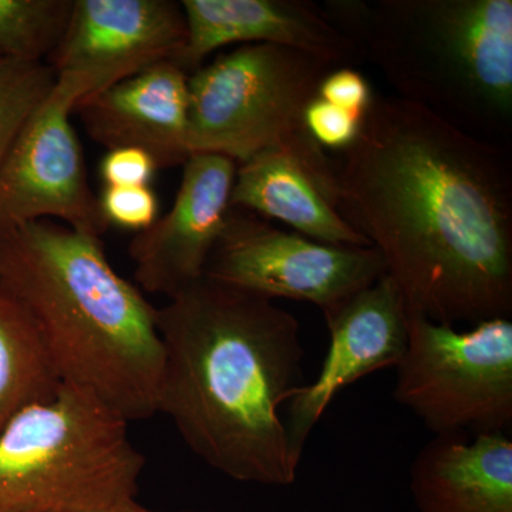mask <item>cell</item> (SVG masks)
<instances>
[{
	"label": "cell",
	"mask_w": 512,
	"mask_h": 512,
	"mask_svg": "<svg viewBox=\"0 0 512 512\" xmlns=\"http://www.w3.org/2000/svg\"><path fill=\"white\" fill-rule=\"evenodd\" d=\"M318 97L360 119H365L375 100L366 77L355 67L348 66L336 67L323 77Z\"/></svg>",
	"instance_id": "7402d4cb"
},
{
	"label": "cell",
	"mask_w": 512,
	"mask_h": 512,
	"mask_svg": "<svg viewBox=\"0 0 512 512\" xmlns=\"http://www.w3.org/2000/svg\"><path fill=\"white\" fill-rule=\"evenodd\" d=\"M396 370L394 400L434 437L507 434L511 429V318L458 330L409 315V343Z\"/></svg>",
	"instance_id": "52a82bcc"
},
{
	"label": "cell",
	"mask_w": 512,
	"mask_h": 512,
	"mask_svg": "<svg viewBox=\"0 0 512 512\" xmlns=\"http://www.w3.org/2000/svg\"><path fill=\"white\" fill-rule=\"evenodd\" d=\"M303 120L313 141L328 153H336L352 146L359 137L365 121L326 103L318 96L306 107Z\"/></svg>",
	"instance_id": "44dd1931"
},
{
	"label": "cell",
	"mask_w": 512,
	"mask_h": 512,
	"mask_svg": "<svg viewBox=\"0 0 512 512\" xmlns=\"http://www.w3.org/2000/svg\"><path fill=\"white\" fill-rule=\"evenodd\" d=\"M144 467L128 421L62 383L0 430V512H117L136 500Z\"/></svg>",
	"instance_id": "5b68a950"
},
{
	"label": "cell",
	"mask_w": 512,
	"mask_h": 512,
	"mask_svg": "<svg viewBox=\"0 0 512 512\" xmlns=\"http://www.w3.org/2000/svg\"><path fill=\"white\" fill-rule=\"evenodd\" d=\"M238 164L218 154H192L170 210L128 244L141 291L170 299L205 276L229 211Z\"/></svg>",
	"instance_id": "7c38bea8"
},
{
	"label": "cell",
	"mask_w": 512,
	"mask_h": 512,
	"mask_svg": "<svg viewBox=\"0 0 512 512\" xmlns=\"http://www.w3.org/2000/svg\"><path fill=\"white\" fill-rule=\"evenodd\" d=\"M187 39L177 64L188 74L229 45H275L299 50L335 67L360 56L311 0H183Z\"/></svg>",
	"instance_id": "4fadbf2b"
},
{
	"label": "cell",
	"mask_w": 512,
	"mask_h": 512,
	"mask_svg": "<svg viewBox=\"0 0 512 512\" xmlns=\"http://www.w3.org/2000/svg\"><path fill=\"white\" fill-rule=\"evenodd\" d=\"M332 64L299 50L244 45L221 53L188 77L190 150L241 164L285 148L306 160L326 150L305 127V110Z\"/></svg>",
	"instance_id": "8992f818"
},
{
	"label": "cell",
	"mask_w": 512,
	"mask_h": 512,
	"mask_svg": "<svg viewBox=\"0 0 512 512\" xmlns=\"http://www.w3.org/2000/svg\"><path fill=\"white\" fill-rule=\"evenodd\" d=\"M231 208L281 221L293 232L338 247H372L336 208L332 173L285 148L238 164Z\"/></svg>",
	"instance_id": "9a60e30c"
},
{
	"label": "cell",
	"mask_w": 512,
	"mask_h": 512,
	"mask_svg": "<svg viewBox=\"0 0 512 512\" xmlns=\"http://www.w3.org/2000/svg\"><path fill=\"white\" fill-rule=\"evenodd\" d=\"M55 86L49 64L0 57V160Z\"/></svg>",
	"instance_id": "d6986e66"
},
{
	"label": "cell",
	"mask_w": 512,
	"mask_h": 512,
	"mask_svg": "<svg viewBox=\"0 0 512 512\" xmlns=\"http://www.w3.org/2000/svg\"><path fill=\"white\" fill-rule=\"evenodd\" d=\"M117 512H157L150 510V508L144 507V505L138 504L137 500L130 501V503H127L126 505H123V507L120 508ZM181 512H198V511H181ZM210 512V511H205Z\"/></svg>",
	"instance_id": "cb8c5ba5"
},
{
	"label": "cell",
	"mask_w": 512,
	"mask_h": 512,
	"mask_svg": "<svg viewBox=\"0 0 512 512\" xmlns=\"http://www.w3.org/2000/svg\"><path fill=\"white\" fill-rule=\"evenodd\" d=\"M330 342L318 376L289 399L285 426L293 454L302 461L306 441L343 389L379 370L396 367L409 343V315L386 274L375 284L323 312Z\"/></svg>",
	"instance_id": "8fae6325"
},
{
	"label": "cell",
	"mask_w": 512,
	"mask_h": 512,
	"mask_svg": "<svg viewBox=\"0 0 512 512\" xmlns=\"http://www.w3.org/2000/svg\"><path fill=\"white\" fill-rule=\"evenodd\" d=\"M386 274L375 247H338L231 208L204 278L261 298L312 303L326 312Z\"/></svg>",
	"instance_id": "ba28073f"
},
{
	"label": "cell",
	"mask_w": 512,
	"mask_h": 512,
	"mask_svg": "<svg viewBox=\"0 0 512 512\" xmlns=\"http://www.w3.org/2000/svg\"><path fill=\"white\" fill-rule=\"evenodd\" d=\"M188 77L180 64L158 63L87 94L73 111L87 136L106 150L140 148L153 157L158 170L183 167L191 157Z\"/></svg>",
	"instance_id": "5bb4252c"
},
{
	"label": "cell",
	"mask_w": 512,
	"mask_h": 512,
	"mask_svg": "<svg viewBox=\"0 0 512 512\" xmlns=\"http://www.w3.org/2000/svg\"><path fill=\"white\" fill-rule=\"evenodd\" d=\"M79 100L56 82L0 160V237L37 221L60 222L96 238L109 229L70 120Z\"/></svg>",
	"instance_id": "9c48e42d"
},
{
	"label": "cell",
	"mask_w": 512,
	"mask_h": 512,
	"mask_svg": "<svg viewBox=\"0 0 512 512\" xmlns=\"http://www.w3.org/2000/svg\"><path fill=\"white\" fill-rule=\"evenodd\" d=\"M164 362L158 413L192 453L239 483L289 487L281 409L302 386L301 325L274 301L208 278L157 311Z\"/></svg>",
	"instance_id": "7a4b0ae2"
},
{
	"label": "cell",
	"mask_w": 512,
	"mask_h": 512,
	"mask_svg": "<svg viewBox=\"0 0 512 512\" xmlns=\"http://www.w3.org/2000/svg\"><path fill=\"white\" fill-rule=\"evenodd\" d=\"M320 6L397 97L511 150V0H325Z\"/></svg>",
	"instance_id": "277c9868"
},
{
	"label": "cell",
	"mask_w": 512,
	"mask_h": 512,
	"mask_svg": "<svg viewBox=\"0 0 512 512\" xmlns=\"http://www.w3.org/2000/svg\"><path fill=\"white\" fill-rule=\"evenodd\" d=\"M74 0H0V57L45 62L62 42Z\"/></svg>",
	"instance_id": "ac0fdd59"
},
{
	"label": "cell",
	"mask_w": 512,
	"mask_h": 512,
	"mask_svg": "<svg viewBox=\"0 0 512 512\" xmlns=\"http://www.w3.org/2000/svg\"><path fill=\"white\" fill-rule=\"evenodd\" d=\"M410 490L419 512H512L510 437H434L414 458Z\"/></svg>",
	"instance_id": "2e32d148"
},
{
	"label": "cell",
	"mask_w": 512,
	"mask_h": 512,
	"mask_svg": "<svg viewBox=\"0 0 512 512\" xmlns=\"http://www.w3.org/2000/svg\"><path fill=\"white\" fill-rule=\"evenodd\" d=\"M62 386L42 336L22 303L0 285V430Z\"/></svg>",
	"instance_id": "e0dca14e"
},
{
	"label": "cell",
	"mask_w": 512,
	"mask_h": 512,
	"mask_svg": "<svg viewBox=\"0 0 512 512\" xmlns=\"http://www.w3.org/2000/svg\"><path fill=\"white\" fill-rule=\"evenodd\" d=\"M0 285L35 322L62 383L130 421L158 413L164 350L157 308L110 264L101 238L56 221L0 237Z\"/></svg>",
	"instance_id": "3957f363"
},
{
	"label": "cell",
	"mask_w": 512,
	"mask_h": 512,
	"mask_svg": "<svg viewBox=\"0 0 512 512\" xmlns=\"http://www.w3.org/2000/svg\"><path fill=\"white\" fill-rule=\"evenodd\" d=\"M512 151L397 96H375L329 153L336 208L382 255L409 315L476 325L512 315Z\"/></svg>",
	"instance_id": "6da1fadb"
},
{
	"label": "cell",
	"mask_w": 512,
	"mask_h": 512,
	"mask_svg": "<svg viewBox=\"0 0 512 512\" xmlns=\"http://www.w3.org/2000/svg\"><path fill=\"white\" fill-rule=\"evenodd\" d=\"M101 215L110 227L144 231L160 217V202L151 185L103 187L99 195Z\"/></svg>",
	"instance_id": "ffe728a7"
},
{
	"label": "cell",
	"mask_w": 512,
	"mask_h": 512,
	"mask_svg": "<svg viewBox=\"0 0 512 512\" xmlns=\"http://www.w3.org/2000/svg\"><path fill=\"white\" fill-rule=\"evenodd\" d=\"M187 39L181 2L74 0L62 42L46 63L80 99L163 62H177Z\"/></svg>",
	"instance_id": "30bf717a"
},
{
	"label": "cell",
	"mask_w": 512,
	"mask_h": 512,
	"mask_svg": "<svg viewBox=\"0 0 512 512\" xmlns=\"http://www.w3.org/2000/svg\"><path fill=\"white\" fill-rule=\"evenodd\" d=\"M158 167L146 151L134 147L107 150L99 164L104 187H143L151 185Z\"/></svg>",
	"instance_id": "603a6c76"
}]
</instances>
